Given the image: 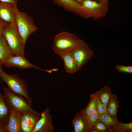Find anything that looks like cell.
Returning a JSON list of instances; mask_svg holds the SVG:
<instances>
[{
	"mask_svg": "<svg viewBox=\"0 0 132 132\" xmlns=\"http://www.w3.org/2000/svg\"><path fill=\"white\" fill-rule=\"evenodd\" d=\"M112 94L111 89L107 86L94 93L95 96L107 107Z\"/></svg>",
	"mask_w": 132,
	"mask_h": 132,
	"instance_id": "obj_20",
	"label": "cell"
},
{
	"mask_svg": "<svg viewBox=\"0 0 132 132\" xmlns=\"http://www.w3.org/2000/svg\"><path fill=\"white\" fill-rule=\"evenodd\" d=\"M3 90L4 98L8 106L20 112L22 114L26 112L40 114L33 109L22 96L11 92L7 88H4Z\"/></svg>",
	"mask_w": 132,
	"mask_h": 132,
	"instance_id": "obj_6",
	"label": "cell"
},
{
	"mask_svg": "<svg viewBox=\"0 0 132 132\" xmlns=\"http://www.w3.org/2000/svg\"><path fill=\"white\" fill-rule=\"evenodd\" d=\"M0 132H8L6 126L0 124Z\"/></svg>",
	"mask_w": 132,
	"mask_h": 132,
	"instance_id": "obj_29",
	"label": "cell"
},
{
	"mask_svg": "<svg viewBox=\"0 0 132 132\" xmlns=\"http://www.w3.org/2000/svg\"><path fill=\"white\" fill-rule=\"evenodd\" d=\"M2 65L9 67H16L21 70L27 68H35L51 73L53 69L43 70L37 67L32 64L25 57L15 55L9 57L2 63Z\"/></svg>",
	"mask_w": 132,
	"mask_h": 132,
	"instance_id": "obj_8",
	"label": "cell"
},
{
	"mask_svg": "<svg viewBox=\"0 0 132 132\" xmlns=\"http://www.w3.org/2000/svg\"><path fill=\"white\" fill-rule=\"evenodd\" d=\"M77 1L81 4H82L83 2L85 0H75Z\"/></svg>",
	"mask_w": 132,
	"mask_h": 132,
	"instance_id": "obj_32",
	"label": "cell"
},
{
	"mask_svg": "<svg viewBox=\"0 0 132 132\" xmlns=\"http://www.w3.org/2000/svg\"><path fill=\"white\" fill-rule=\"evenodd\" d=\"M119 102L116 95L112 93L107 106V114L113 117L117 118V113L119 107Z\"/></svg>",
	"mask_w": 132,
	"mask_h": 132,
	"instance_id": "obj_18",
	"label": "cell"
},
{
	"mask_svg": "<svg viewBox=\"0 0 132 132\" xmlns=\"http://www.w3.org/2000/svg\"><path fill=\"white\" fill-rule=\"evenodd\" d=\"M0 1L1 2H10L15 4H17L18 2V0H0Z\"/></svg>",
	"mask_w": 132,
	"mask_h": 132,
	"instance_id": "obj_30",
	"label": "cell"
},
{
	"mask_svg": "<svg viewBox=\"0 0 132 132\" xmlns=\"http://www.w3.org/2000/svg\"><path fill=\"white\" fill-rule=\"evenodd\" d=\"M95 97L96 99V109L99 115L107 114V107L105 106L95 95Z\"/></svg>",
	"mask_w": 132,
	"mask_h": 132,
	"instance_id": "obj_25",
	"label": "cell"
},
{
	"mask_svg": "<svg viewBox=\"0 0 132 132\" xmlns=\"http://www.w3.org/2000/svg\"><path fill=\"white\" fill-rule=\"evenodd\" d=\"M74 132H89L90 130L88 127L87 118L79 112L76 113L72 121Z\"/></svg>",
	"mask_w": 132,
	"mask_h": 132,
	"instance_id": "obj_14",
	"label": "cell"
},
{
	"mask_svg": "<svg viewBox=\"0 0 132 132\" xmlns=\"http://www.w3.org/2000/svg\"><path fill=\"white\" fill-rule=\"evenodd\" d=\"M58 55L63 61L65 69L66 72L73 73L78 70L76 62L71 50Z\"/></svg>",
	"mask_w": 132,
	"mask_h": 132,
	"instance_id": "obj_12",
	"label": "cell"
},
{
	"mask_svg": "<svg viewBox=\"0 0 132 132\" xmlns=\"http://www.w3.org/2000/svg\"><path fill=\"white\" fill-rule=\"evenodd\" d=\"M115 69L118 71L131 74L132 73V66H125L117 65L115 66Z\"/></svg>",
	"mask_w": 132,
	"mask_h": 132,
	"instance_id": "obj_26",
	"label": "cell"
},
{
	"mask_svg": "<svg viewBox=\"0 0 132 132\" xmlns=\"http://www.w3.org/2000/svg\"><path fill=\"white\" fill-rule=\"evenodd\" d=\"M98 119L102 122L110 130L113 132L118 126L119 121L117 118L111 116L107 113L99 115Z\"/></svg>",
	"mask_w": 132,
	"mask_h": 132,
	"instance_id": "obj_17",
	"label": "cell"
},
{
	"mask_svg": "<svg viewBox=\"0 0 132 132\" xmlns=\"http://www.w3.org/2000/svg\"><path fill=\"white\" fill-rule=\"evenodd\" d=\"M2 65L0 64V78L1 80L6 83L8 88L10 91L23 96L26 102L32 107V102L25 80L19 78L15 74L8 75L2 69Z\"/></svg>",
	"mask_w": 132,
	"mask_h": 132,
	"instance_id": "obj_1",
	"label": "cell"
},
{
	"mask_svg": "<svg viewBox=\"0 0 132 132\" xmlns=\"http://www.w3.org/2000/svg\"><path fill=\"white\" fill-rule=\"evenodd\" d=\"M109 5L90 0H85L81 4L78 14L85 19L92 18L97 21L105 17L108 13Z\"/></svg>",
	"mask_w": 132,
	"mask_h": 132,
	"instance_id": "obj_3",
	"label": "cell"
},
{
	"mask_svg": "<svg viewBox=\"0 0 132 132\" xmlns=\"http://www.w3.org/2000/svg\"><path fill=\"white\" fill-rule=\"evenodd\" d=\"M15 22L24 44L25 45L29 36L36 31L38 28L34 24L33 18L26 13L19 11L17 4L15 5Z\"/></svg>",
	"mask_w": 132,
	"mask_h": 132,
	"instance_id": "obj_4",
	"label": "cell"
},
{
	"mask_svg": "<svg viewBox=\"0 0 132 132\" xmlns=\"http://www.w3.org/2000/svg\"><path fill=\"white\" fill-rule=\"evenodd\" d=\"M3 35H0V60L1 64L7 58L15 55Z\"/></svg>",
	"mask_w": 132,
	"mask_h": 132,
	"instance_id": "obj_16",
	"label": "cell"
},
{
	"mask_svg": "<svg viewBox=\"0 0 132 132\" xmlns=\"http://www.w3.org/2000/svg\"><path fill=\"white\" fill-rule=\"evenodd\" d=\"M96 109V99L94 93L90 95L89 100L86 108L78 112L87 118Z\"/></svg>",
	"mask_w": 132,
	"mask_h": 132,
	"instance_id": "obj_21",
	"label": "cell"
},
{
	"mask_svg": "<svg viewBox=\"0 0 132 132\" xmlns=\"http://www.w3.org/2000/svg\"><path fill=\"white\" fill-rule=\"evenodd\" d=\"M99 115L96 109L87 117L88 125L90 131L98 119Z\"/></svg>",
	"mask_w": 132,
	"mask_h": 132,
	"instance_id": "obj_23",
	"label": "cell"
},
{
	"mask_svg": "<svg viewBox=\"0 0 132 132\" xmlns=\"http://www.w3.org/2000/svg\"><path fill=\"white\" fill-rule=\"evenodd\" d=\"M80 39L72 33L66 31L62 32L55 37L52 46V50L58 55L70 51Z\"/></svg>",
	"mask_w": 132,
	"mask_h": 132,
	"instance_id": "obj_5",
	"label": "cell"
},
{
	"mask_svg": "<svg viewBox=\"0 0 132 132\" xmlns=\"http://www.w3.org/2000/svg\"><path fill=\"white\" fill-rule=\"evenodd\" d=\"M76 62L78 70L93 57V53L88 45L80 39L71 50Z\"/></svg>",
	"mask_w": 132,
	"mask_h": 132,
	"instance_id": "obj_7",
	"label": "cell"
},
{
	"mask_svg": "<svg viewBox=\"0 0 132 132\" xmlns=\"http://www.w3.org/2000/svg\"><path fill=\"white\" fill-rule=\"evenodd\" d=\"M2 35L15 55L25 57V47L16 22L8 23L4 27Z\"/></svg>",
	"mask_w": 132,
	"mask_h": 132,
	"instance_id": "obj_2",
	"label": "cell"
},
{
	"mask_svg": "<svg viewBox=\"0 0 132 132\" xmlns=\"http://www.w3.org/2000/svg\"><path fill=\"white\" fill-rule=\"evenodd\" d=\"M90 0L95 1L99 2H100V0Z\"/></svg>",
	"mask_w": 132,
	"mask_h": 132,
	"instance_id": "obj_33",
	"label": "cell"
},
{
	"mask_svg": "<svg viewBox=\"0 0 132 132\" xmlns=\"http://www.w3.org/2000/svg\"><path fill=\"white\" fill-rule=\"evenodd\" d=\"M8 23L0 18V35H2L4 28Z\"/></svg>",
	"mask_w": 132,
	"mask_h": 132,
	"instance_id": "obj_28",
	"label": "cell"
},
{
	"mask_svg": "<svg viewBox=\"0 0 132 132\" xmlns=\"http://www.w3.org/2000/svg\"><path fill=\"white\" fill-rule=\"evenodd\" d=\"M10 114L6 128L8 132H22L21 128L22 114L11 107L9 106Z\"/></svg>",
	"mask_w": 132,
	"mask_h": 132,
	"instance_id": "obj_10",
	"label": "cell"
},
{
	"mask_svg": "<svg viewBox=\"0 0 132 132\" xmlns=\"http://www.w3.org/2000/svg\"><path fill=\"white\" fill-rule=\"evenodd\" d=\"M99 2L109 5V0H100Z\"/></svg>",
	"mask_w": 132,
	"mask_h": 132,
	"instance_id": "obj_31",
	"label": "cell"
},
{
	"mask_svg": "<svg viewBox=\"0 0 132 132\" xmlns=\"http://www.w3.org/2000/svg\"><path fill=\"white\" fill-rule=\"evenodd\" d=\"M16 4L10 2H0V18L7 22H15V6Z\"/></svg>",
	"mask_w": 132,
	"mask_h": 132,
	"instance_id": "obj_11",
	"label": "cell"
},
{
	"mask_svg": "<svg viewBox=\"0 0 132 132\" xmlns=\"http://www.w3.org/2000/svg\"><path fill=\"white\" fill-rule=\"evenodd\" d=\"M0 64H1V63H0Z\"/></svg>",
	"mask_w": 132,
	"mask_h": 132,
	"instance_id": "obj_34",
	"label": "cell"
},
{
	"mask_svg": "<svg viewBox=\"0 0 132 132\" xmlns=\"http://www.w3.org/2000/svg\"><path fill=\"white\" fill-rule=\"evenodd\" d=\"M93 130H96L98 132H110L109 129L98 119L97 120L90 132Z\"/></svg>",
	"mask_w": 132,
	"mask_h": 132,
	"instance_id": "obj_24",
	"label": "cell"
},
{
	"mask_svg": "<svg viewBox=\"0 0 132 132\" xmlns=\"http://www.w3.org/2000/svg\"><path fill=\"white\" fill-rule=\"evenodd\" d=\"M53 117L48 108L41 114V117L32 132H53L54 130Z\"/></svg>",
	"mask_w": 132,
	"mask_h": 132,
	"instance_id": "obj_9",
	"label": "cell"
},
{
	"mask_svg": "<svg viewBox=\"0 0 132 132\" xmlns=\"http://www.w3.org/2000/svg\"><path fill=\"white\" fill-rule=\"evenodd\" d=\"M21 128L22 132H32L33 130L30 127L26 125L22 121Z\"/></svg>",
	"mask_w": 132,
	"mask_h": 132,
	"instance_id": "obj_27",
	"label": "cell"
},
{
	"mask_svg": "<svg viewBox=\"0 0 132 132\" xmlns=\"http://www.w3.org/2000/svg\"><path fill=\"white\" fill-rule=\"evenodd\" d=\"M132 132V123H125L119 122L118 126L114 132Z\"/></svg>",
	"mask_w": 132,
	"mask_h": 132,
	"instance_id": "obj_22",
	"label": "cell"
},
{
	"mask_svg": "<svg viewBox=\"0 0 132 132\" xmlns=\"http://www.w3.org/2000/svg\"><path fill=\"white\" fill-rule=\"evenodd\" d=\"M40 117L41 114L26 112L22 114V121L33 131Z\"/></svg>",
	"mask_w": 132,
	"mask_h": 132,
	"instance_id": "obj_19",
	"label": "cell"
},
{
	"mask_svg": "<svg viewBox=\"0 0 132 132\" xmlns=\"http://www.w3.org/2000/svg\"><path fill=\"white\" fill-rule=\"evenodd\" d=\"M53 3L65 10L78 15L81 4L75 0H51Z\"/></svg>",
	"mask_w": 132,
	"mask_h": 132,
	"instance_id": "obj_13",
	"label": "cell"
},
{
	"mask_svg": "<svg viewBox=\"0 0 132 132\" xmlns=\"http://www.w3.org/2000/svg\"><path fill=\"white\" fill-rule=\"evenodd\" d=\"M10 110L4 97L0 91V124L6 126L9 118Z\"/></svg>",
	"mask_w": 132,
	"mask_h": 132,
	"instance_id": "obj_15",
	"label": "cell"
}]
</instances>
